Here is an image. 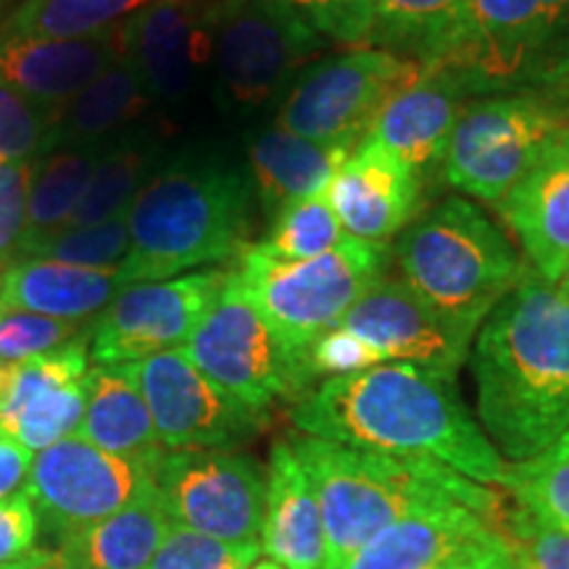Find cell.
I'll return each instance as SVG.
<instances>
[{
  "instance_id": "obj_1",
  "label": "cell",
  "mask_w": 569,
  "mask_h": 569,
  "mask_svg": "<svg viewBox=\"0 0 569 569\" xmlns=\"http://www.w3.org/2000/svg\"><path fill=\"white\" fill-rule=\"evenodd\" d=\"M303 436L390 457L432 459L482 486H501L507 461L461 401L457 372L390 361L330 377L296 401Z\"/></svg>"
},
{
  "instance_id": "obj_2",
  "label": "cell",
  "mask_w": 569,
  "mask_h": 569,
  "mask_svg": "<svg viewBox=\"0 0 569 569\" xmlns=\"http://www.w3.org/2000/svg\"><path fill=\"white\" fill-rule=\"evenodd\" d=\"M478 422L509 461L569 430V298L525 272L490 311L469 351Z\"/></svg>"
},
{
  "instance_id": "obj_3",
  "label": "cell",
  "mask_w": 569,
  "mask_h": 569,
  "mask_svg": "<svg viewBox=\"0 0 569 569\" xmlns=\"http://www.w3.org/2000/svg\"><path fill=\"white\" fill-rule=\"evenodd\" d=\"M288 443L322 509L327 569H343L361 546L398 519L446 503H465L488 528H501L507 498L440 461L390 457L311 436Z\"/></svg>"
},
{
  "instance_id": "obj_4",
  "label": "cell",
  "mask_w": 569,
  "mask_h": 569,
  "mask_svg": "<svg viewBox=\"0 0 569 569\" xmlns=\"http://www.w3.org/2000/svg\"><path fill=\"white\" fill-rule=\"evenodd\" d=\"M253 184L238 169L184 161L161 169L134 198L124 282L172 280L246 251Z\"/></svg>"
},
{
  "instance_id": "obj_5",
  "label": "cell",
  "mask_w": 569,
  "mask_h": 569,
  "mask_svg": "<svg viewBox=\"0 0 569 569\" xmlns=\"http://www.w3.org/2000/svg\"><path fill=\"white\" fill-rule=\"evenodd\" d=\"M396 259L409 288L469 336L525 274L501 227L465 196L417 217L398 238Z\"/></svg>"
},
{
  "instance_id": "obj_6",
  "label": "cell",
  "mask_w": 569,
  "mask_h": 569,
  "mask_svg": "<svg viewBox=\"0 0 569 569\" xmlns=\"http://www.w3.org/2000/svg\"><path fill=\"white\" fill-rule=\"evenodd\" d=\"M390 243L351 238L317 259L284 261L248 246L232 282L264 317L290 351L303 353L319 336L340 325L361 296L388 277Z\"/></svg>"
},
{
  "instance_id": "obj_7",
  "label": "cell",
  "mask_w": 569,
  "mask_h": 569,
  "mask_svg": "<svg viewBox=\"0 0 569 569\" xmlns=\"http://www.w3.org/2000/svg\"><path fill=\"white\" fill-rule=\"evenodd\" d=\"M211 69L222 111H256L284 96L327 48L282 0H213Z\"/></svg>"
},
{
  "instance_id": "obj_8",
  "label": "cell",
  "mask_w": 569,
  "mask_h": 569,
  "mask_svg": "<svg viewBox=\"0 0 569 569\" xmlns=\"http://www.w3.org/2000/svg\"><path fill=\"white\" fill-rule=\"evenodd\" d=\"M561 130H567L565 111L543 92L509 90L475 98L446 146V182L478 201L501 203Z\"/></svg>"
},
{
  "instance_id": "obj_9",
  "label": "cell",
  "mask_w": 569,
  "mask_h": 569,
  "mask_svg": "<svg viewBox=\"0 0 569 569\" xmlns=\"http://www.w3.org/2000/svg\"><path fill=\"white\" fill-rule=\"evenodd\" d=\"M425 67L386 48L359 46L309 63L277 111V124L327 146L365 140L390 98L419 80Z\"/></svg>"
},
{
  "instance_id": "obj_10",
  "label": "cell",
  "mask_w": 569,
  "mask_h": 569,
  "mask_svg": "<svg viewBox=\"0 0 569 569\" xmlns=\"http://www.w3.org/2000/svg\"><path fill=\"white\" fill-rule=\"evenodd\" d=\"M182 353L211 382L264 415L272 403L298 401L311 390L301 353L274 336L232 282V272L222 296L184 340Z\"/></svg>"
},
{
  "instance_id": "obj_11",
  "label": "cell",
  "mask_w": 569,
  "mask_h": 569,
  "mask_svg": "<svg viewBox=\"0 0 569 569\" xmlns=\"http://www.w3.org/2000/svg\"><path fill=\"white\" fill-rule=\"evenodd\" d=\"M153 486L180 528L227 540L261 543L267 472L232 448L163 451L153 461Z\"/></svg>"
},
{
  "instance_id": "obj_12",
  "label": "cell",
  "mask_w": 569,
  "mask_h": 569,
  "mask_svg": "<svg viewBox=\"0 0 569 569\" xmlns=\"http://www.w3.org/2000/svg\"><path fill=\"white\" fill-rule=\"evenodd\" d=\"M153 461L113 457L80 436H69L38 451L27 496L46 530L61 543L124 509L153 482Z\"/></svg>"
},
{
  "instance_id": "obj_13",
  "label": "cell",
  "mask_w": 569,
  "mask_h": 569,
  "mask_svg": "<svg viewBox=\"0 0 569 569\" xmlns=\"http://www.w3.org/2000/svg\"><path fill=\"white\" fill-rule=\"evenodd\" d=\"M569 30V0H472L465 46L448 67L472 96L528 88L549 74L551 53Z\"/></svg>"
},
{
  "instance_id": "obj_14",
  "label": "cell",
  "mask_w": 569,
  "mask_h": 569,
  "mask_svg": "<svg viewBox=\"0 0 569 569\" xmlns=\"http://www.w3.org/2000/svg\"><path fill=\"white\" fill-rule=\"evenodd\" d=\"M230 269L180 274L172 280L124 284L92 319L90 359L96 365H134L182 348L190 332L222 296Z\"/></svg>"
},
{
  "instance_id": "obj_15",
  "label": "cell",
  "mask_w": 569,
  "mask_h": 569,
  "mask_svg": "<svg viewBox=\"0 0 569 569\" xmlns=\"http://www.w3.org/2000/svg\"><path fill=\"white\" fill-rule=\"evenodd\" d=\"M127 367L151 409L156 436L167 451L232 448L264 430V411L251 409L211 382L182 348L153 353Z\"/></svg>"
},
{
  "instance_id": "obj_16",
  "label": "cell",
  "mask_w": 569,
  "mask_h": 569,
  "mask_svg": "<svg viewBox=\"0 0 569 569\" xmlns=\"http://www.w3.org/2000/svg\"><path fill=\"white\" fill-rule=\"evenodd\" d=\"M340 330L359 338L380 365L411 361L459 372L475 336L425 303L403 277H382L340 319Z\"/></svg>"
},
{
  "instance_id": "obj_17",
  "label": "cell",
  "mask_w": 569,
  "mask_h": 569,
  "mask_svg": "<svg viewBox=\"0 0 569 569\" xmlns=\"http://www.w3.org/2000/svg\"><path fill=\"white\" fill-rule=\"evenodd\" d=\"M88 361L90 332L11 367L9 386L0 396V436L19 440L30 451L77 436L88 401Z\"/></svg>"
},
{
  "instance_id": "obj_18",
  "label": "cell",
  "mask_w": 569,
  "mask_h": 569,
  "mask_svg": "<svg viewBox=\"0 0 569 569\" xmlns=\"http://www.w3.org/2000/svg\"><path fill=\"white\" fill-rule=\"evenodd\" d=\"M203 0H153L119 27L122 56L138 69L151 101L180 103L211 67L213 40Z\"/></svg>"
},
{
  "instance_id": "obj_19",
  "label": "cell",
  "mask_w": 569,
  "mask_h": 569,
  "mask_svg": "<svg viewBox=\"0 0 569 569\" xmlns=\"http://www.w3.org/2000/svg\"><path fill=\"white\" fill-rule=\"evenodd\" d=\"M338 222L351 238L390 243L419 217L422 174L361 140L325 190Z\"/></svg>"
},
{
  "instance_id": "obj_20",
  "label": "cell",
  "mask_w": 569,
  "mask_h": 569,
  "mask_svg": "<svg viewBox=\"0 0 569 569\" xmlns=\"http://www.w3.org/2000/svg\"><path fill=\"white\" fill-rule=\"evenodd\" d=\"M119 27L74 40L0 32V84L46 109L61 111L111 63L122 59Z\"/></svg>"
},
{
  "instance_id": "obj_21",
  "label": "cell",
  "mask_w": 569,
  "mask_h": 569,
  "mask_svg": "<svg viewBox=\"0 0 569 569\" xmlns=\"http://www.w3.org/2000/svg\"><path fill=\"white\" fill-rule=\"evenodd\" d=\"M472 96L469 84L453 69H425L417 82L382 106L365 140L386 148L390 156L419 174L443 161L461 111Z\"/></svg>"
},
{
  "instance_id": "obj_22",
  "label": "cell",
  "mask_w": 569,
  "mask_h": 569,
  "mask_svg": "<svg viewBox=\"0 0 569 569\" xmlns=\"http://www.w3.org/2000/svg\"><path fill=\"white\" fill-rule=\"evenodd\" d=\"M532 272L557 284L569 267V127L501 201Z\"/></svg>"
},
{
  "instance_id": "obj_23",
  "label": "cell",
  "mask_w": 569,
  "mask_h": 569,
  "mask_svg": "<svg viewBox=\"0 0 569 569\" xmlns=\"http://www.w3.org/2000/svg\"><path fill=\"white\" fill-rule=\"evenodd\" d=\"M261 551L288 569H327L322 509L288 440L269 459Z\"/></svg>"
},
{
  "instance_id": "obj_24",
  "label": "cell",
  "mask_w": 569,
  "mask_h": 569,
  "mask_svg": "<svg viewBox=\"0 0 569 569\" xmlns=\"http://www.w3.org/2000/svg\"><path fill=\"white\" fill-rule=\"evenodd\" d=\"M124 284L122 267L88 269L51 259H17L0 274V306L82 325L101 315Z\"/></svg>"
},
{
  "instance_id": "obj_25",
  "label": "cell",
  "mask_w": 569,
  "mask_h": 569,
  "mask_svg": "<svg viewBox=\"0 0 569 569\" xmlns=\"http://www.w3.org/2000/svg\"><path fill=\"white\" fill-rule=\"evenodd\" d=\"M488 522L465 503L419 511L398 519L361 546L343 569H438L486 536Z\"/></svg>"
},
{
  "instance_id": "obj_26",
  "label": "cell",
  "mask_w": 569,
  "mask_h": 569,
  "mask_svg": "<svg viewBox=\"0 0 569 569\" xmlns=\"http://www.w3.org/2000/svg\"><path fill=\"white\" fill-rule=\"evenodd\" d=\"M351 153L353 148L327 146L272 124L248 142L251 184L269 217H274L282 206L325 193Z\"/></svg>"
},
{
  "instance_id": "obj_27",
  "label": "cell",
  "mask_w": 569,
  "mask_h": 569,
  "mask_svg": "<svg viewBox=\"0 0 569 569\" xmlns=\"http://www.w3.org/2000/svg\"><path fill=\"white\" fill-rule=\"evenodd\" d=\"M84 390H88V401H84V415L77 436L113 457L134 461H153L167 451L159 443L151 409H148L130 367H90Z\"/></svg>"
},
{
  "instance_id": "obj_28",
  "label": "cell",
  "mask_w": 569,
  "mask_h": 569,
  "mask_svg": "<svg viewBox=\"0 0 569 569\" xmlns=\"http://www.w3.org/2000/svg\"><path fill=\"white\" fill-rule=\"evenodd\" d=\"M169 530L163 498L148 482L117 515L61 540L59 553L69 569H146Z\"/></svg>"
},
{
  "instance_id": "obj_29",
  "label": "cell",
  "mask_w": 569,
  "mask_h": 569,
  "mask_svg": "<svg viewBox=\"0 0 569 569\" xmlns=\"http://www.w3.org/2000/svg\"><path fill=\"white\" fill-rule=\"evenodd\" d=\"M469 11L472 0H375L369 46L443 69L465 46Z\"/></svg>"
},
{
  "instance_id": "obj_30",
  "label": "cell",
  "mask_w": 569,
  "mask_h": 569,
  "mask_svg": "<svg viewBox=\"0 0 569 569\" xmlns=\"http://www.w3.org/2000/svg\"><path fill=\"white\" fill-rule=\"evenodd\" d=\"M151 96L138 69L119 59L61 109L53 148L103 146L151 111Z\"/></svg>"
},
{
  "instance_id": "obj_31",
  "label": "cell",
  "mask_w": 569,
  "mask_h": 569,
  "mask_svg": "<svg viewBox=\"0 0 569 569\" xmlns=\"http://www.w3.org/2000/svg\"><path fill=\"white\" fill-rule=\"evenodd\" d=\"M103 146H59L34 161L30 188V217L19 256L27 248L61 232L80 206L90 177L103 156Z\"/></svg>"
},
{
  "instance_id": "obj_32",
  "label": "cell",
  "mask_w": 569,
  "mask_h": 569,
  "mask_svg": "<svg viewBox=\"0 0 569 569\" xmlns=\"http://www.w3.org/2000/svg\"><path fill=\"white\" fill-rule=\"evenodd\" d=\"M159 156V142L142 132H127L106 142L88 190L63 230L98 224L130 211L132 201L146 188Z\"/></svg>"
},
{
  "instance_id": "obj_33",
  "label": "cell",
  "mask_w": 569,
  "mask_h": 569,
  "mask_svg": "<svg viewBox=\"0 0 569 569\" xmlns=\"http://www.w3.org/2000/svg\"><path fill=\"white\" fill-rule=\"evenodd\" d=\"M153 0H21L0 32L74 40L117 30Z\"/></svg>"
},
{
  "instance_id": "obj_34",
  "label": "cell",
  "mask_w": 569,
  "mask_h": 569,
  "mask_svg": "<svg viewBox=\"0 0 569 569\" xmlns=\"http://www.w3.org/2000/svg\"><path fill=\"white\" fill-rule=\"evenodd\" d=\"M501 488L538 522L569 536V430L525 461H509Z\"/></svg>"
},
{
  "instance_id": "obj_35",
  "label": "cell",
  "mask_w": 569,
  "mask_h": 569,
  "mask_svg": "<svg viewBox=\"0 0 569 569\" xmlns=\"http://www.w3.org/2000/svg\"><path fill=\"white\" fill-rule=\"evenodd\" d=\"M346 238L348 232L340 227L327 196L317 193L282 206L269 222L267 238L256 246L274 259L303 261L336 251Z\"/></svg>"
},
{
  "instance_id": "obj_36",
  "label": "cell",
  "mask_w": 569,
  "mask_h": 569,
  "mask_svg": "<svg viewBox=\"0 0 569 569\" xmlns=\"http://www.w3.org/2000/svg\"><path fill=\"white\" fill-rule=\"evenodd\" d=\"M127 253H130V219L127 213H119L106 222L56 232L27 248L19 259H51L61 264L111 269L122 267Z\"/></svg>"
},
{
  "instance_id": "obj_37",
  "label": "cell",
  "mask_w": 569,
  "mask_h": 569,
  "mask_svg": "<svg viewBox=\"0 0 569 569\" xmlns=\"http://www.w3.org/2000/svg\"><path fill=\"white\" fill-rule=\"evenodd\" d=\"M61 111L0 84V163L38 161L53 151Z\"/></svg>"
},
{
  "instance_id": "obj_38",
  "label": "cell",
  "mask_w": 569,
  "mask_h": 569,
  "mask_svg": "<svg viewBox=\"0 0 569 569\" xmlns=\"http://www.w3.org/2000/svg\"><path fill=\"white\" fill-rule=\"evenodd\" d=\"M261 553V543H227L203 532L172 525L146 569H246Z\"/></svg>"
},
{
  "instance_id": "obj_39",
  "label": "cell",
  "mask_w": 569,
  "mask_h": 569,
  "mask_svg": "<svg viewBox=\"0 0 569 569\" xmlns=\"http://www.w3.org/2000/svg\"><path fill=\"white\" fill-rule=\"evenodd\" d=\"M88 332L90 327L82 330L80 322H63V319L0 306V365L17 367L34 356L69 346L71 340L88 336Z\"/></svg>"
},
{
  "instance_id": "obj_40",
  "label": "cell",
  "mask_w": 569,
  "mask_h": 569,
  "mask_svg": "<svg viewBox=\"0 0 569 569\" xmlns=\"http://www.w3.org/2000/svg\"><path fill=\"white\" fill-rule=\"evenodd\" d=\"M515 503V501H511ZM507 538L515 569H569V536L538 522L522 507H507L498 528Z\"/></svg>"
},
{
  "instance_id": "obj_41",
  "label": "cell",
  "mask_w": 569,
  "mask_h": 569,
  "mask_svg": "<svg viewBox=\"0 0 569 569\" xmlns=\"http://www.w3.org/2000/svg\"><path fill=\"white\" fill-rule=\"evenodd\" d=\"M327 42L369 46L375 27V0H282Z\"/></svg>"
},
{
  "instance_id": "obj_42",
  "label": "cell",
  "mask_w": 569,
  "mask_h": 569,
  "mask_svg": "<svg viewBox=\"0 0 569 569\" xmlns=\"http://www.w3.org/2000/svg\"><path fill=\"white\" fill-rule=\"evenodd\" d=\"M34 161L0 163V274L19 259L30 217Z\"/></svg>"
},
{
  "instance_id": "obj_43",
  "label": "cell",
  "mask_w": 569,
  "mask_h": 569,
  "mask_svg": "<svg viewBox=\"0 0 569 569\" xmlns=\"http://www.w3.org/2000/svg\"><path fill=\"white\" fill-rule=\"evenodd\" d=\"M301 361L309 382H315L317 377H327L330 380V377H346L380 367V359L359 338L340 330V327H332V330L319 336L309 348H303Z\"/></svg>"
},
{
  "instance_id": "obj_44",
  "label": "cell",
  "mask_w": 569,
  "mask_h": 569,
  "mask_svg": "<svg viewBox=\"0 0 569 569\" xmlns=\"http://www.w3.org/2000/svg\"><path fill=\"white\" fill-rule=\"evenodd\" d=\"M38 530L40 517L27 490L0 501V565H9V561L34 551Z\"/></svg>"
},
{
  "instance_id": "obj_45",
  "label": "cell",
  "mask_w": 569,
  "mask_h": 569,
  "mask_svg": "<svg viewBox=\"0 0 569 569\" xmlns=\"http://www.w3.org/2000/svg\"><path fill=\"white\" fill-rule=\"evenodd\" d=\"M438 569H515L507 538L498 530H488L486 536L469 543L457 557L443 561Z\"/></svg>"
},
{
  "instance_id": "obj_46",
  "label": "cell",
  "mask_w": 569,
  "mask_h": 569,
  "mask_svg": "<svg viewBox=\"0 0 569 569\" xmlns=\"http://www.w3.org/2000/svg\"><path fill=\"white\" fill-rule=\"evenodd\" d=\"M32 451L19 440L0 436V501L19 496L27 490L32 472Z\"/></svg>"
},
{
  "instance_id": "obj_47",
  "label": "cell",
  "mask_w": 569,
  "mask_h": 569,
  "mask_svg": "<svg viewBox=\"0 0 569 569\" xmlns=\"http://www.w3.org/2000/svg\"><path fill=\"white\" fill-rule=\"evenodd\" d=\"M56 551H48V549H34L30 553H24V557L9 561V565H0V569H46L48 561L53 559Z\"/></svg>"
},
{
  "instance_id": "obj_48",
  "label": "cell",
  "mask_w": 569,
  "mask_h": 569,
  "mask_svg": "<svg viewBox=\"0 0 569 569\" xmlns=\"http://www.w3.org/2000/svg\"><path fill=\"white\" fill-rule=\"evenodd\" d=\"M251 569H288V567L277 565L274 559H261V561H253V567H251Z\"/></svg>"
},
{
  "instance_id": "obj_49",
  "label": "cell",
  "mask_w": 569,
  "mask_h": 569,
  "mask_svg": "<svg viewBox=\"0 0 569 569\" xmlns=\"http://www.w3.org/2000/svg\"><path fill=\"white\" fill-rule=\"evenodd\" d=\"M557 290L561 296H567L569 298V267L565 269V274L559 277V282H557Z\"/></svg>"
},
{
  "instance_id": "obj_50",
  "label": "cell",
  "mask_w": 569,
  "mask_h": 569,
  "mask_svg": "<svg viewBox=\"0 0 569 569\" xmlns=\"http://www.w3.org/2000/svg\"><path fill=\"white\" fill-rule=\"evenodd\" d=\"M9 375H11V367L0 365V396H3L6 386H9Z\"/></svg>"
},
{
  "instance_id": "obj_51",
  "label": "cell",
  "mask_w": 569,
  "mask_h": 569,
  "mask_svg": "<svg viewBox=\"0 0 569 569\" xmlns=\"http://www.w3.org/2000/svg\"><path fill=\"white\" fill-rule=\"evenodd\" d=\"M46 569H69V567H67V561L61 559V553L56 551V553H53V559L48 561V565H46Z\"/></svg>"
},
{
  "instance_id": "obj_52",
  "label": "cell",
  "mask_w": 569,
  "mask_h": 569,
  "mask_svg": "<svg viewBox=\"0 0 569 569\" xmlns=\"http://www.w3.org/2000/svg\"><path fill=\"white\" fill-rule=\"evenodd\" d=\"M9 6H11V0H0V13L9 9Z\"/></svg>"
}]
</instances>
